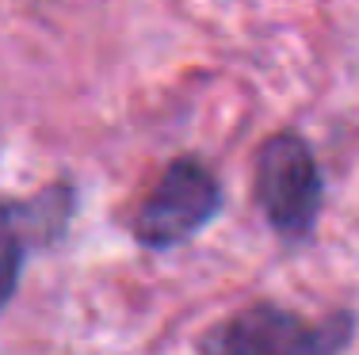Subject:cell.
<instances>
[{"instance_id":"cell-1","label":"cell","mask_w":359,"mask_h":355,"mask_svg":"<svg viewBox=\"0 0 359 355\" xmlns=\"http://www.w3.org/2000/svg\"><path fill=\"white\" fill-rule=\"evenodd\" d=\"M355 340V314L340 309L321 321H310L294 309L245 306L226 321L210 325L199 340L203 355H344Z\"/></svg>"},{"instance_id":"cell-3","label":"cell","mask_w":359,"mask_h":355,"mask_svg":"<svg viewBox=\"0 0 359 355\" xmlns=\"http://www.w3.org/2000/svg\"><path fill=\"white\" fill-rule=\"evenodd\" d=\"M222 210V183L203 160L180 157L165 168L157 188L134 218V241L149 252H168L203 233Z\"/></svg>"},{"instance_id":"cell-2","label":"cell","mask_w":359,"mask_h":355,"mask_svg":"<svg viewBox=\"0 0 359 355\" xmlns=\"http://www.w3.org/2000/svg\"><path fill=\"white\" fill-rule=\"evenodd\" d=\"M256 202L264 222L287 241L310 237L325 202V180L313 149L298 134H276L256 153Z\"/></svg>"},{"instance_id":"cell-4","label":"cell","mask_w":359,"mask_h":355,"mask_svg":"<svg viewBox=\"0 0 359 355\" xmlns=\"http://www.w3.org/2000/svg\"><path fill=\"white\" fill-rule=\"evenodd\" d=\"M27 249H31V233H27V222H23L20 202H0V314L20 291Z\"/></svg>"}]
</instances>
